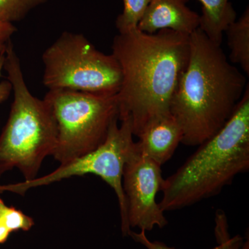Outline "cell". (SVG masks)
<instances>
[{"mask_svg": "<svg viewBox=\"0 0 249 249\" xmlns=\"http://www.w3.org/2000/svg\"><path fill=\"white\" fill-rule=\"evenodd\" d=\"M189 0H150L138 29L147 34L170 29L190 36L199 27L200 16L187 6Z\"/></svg>", "mask_w": 249, "mask_h": 249, "instance_id": "9", "label": "cell"}, {"mask_svg": "<svg viewBox=\"0 0 249 249\" xmlns=\"http://www.w3.org/2000/svg\"><path fill=\"white\" fill-rule=\"evenodd\" d=\"M214 235L221 249H249V239L244 242L243 237L240 235L231 236L227 215L222 210H217L216 212Z\"/></svg>", "mask_w": 249, "mask_h": 249, "instance_id": "15", "label": "cell"}, {"mask_svg": "<svg viewBox=\"0 0 249 249\" xmlns=\"http://www.w3.org/2000/svg\"><path fill=\"white\" fill-rule=\"evenodd\" d=\"M164 178L161 166L141 154L134 145L123 171V190L127 204L129 227L150 231L168 224L164 212L156 201Z\"/></svg>", "mask_w": 249, "mask_h": 249, "instance_id": "8", "label": "cell"}, {"mask_svg": "<svg viewBox=\"0 0 249 249\" xmlns=\"http://www.w3.org/2000/svg\"><path fill=\"white\" fill-rule=\"evenodd\" d=\"M47 0H0V21L11 23L19 22L37 6Z\"/></svg>", "mask_w": 249, "mask_h": 249, "instance_id": "14", "label": "cell"}, {"mask_svg": "<svg viewBox=\"0 0 249 249\" xmlns=\"http://www.w3.org/2000/svg\"><path fill=\"white\" fill-rule=\"evenodd\" d=\"M4 61L5 52H3L0 53V78L1 76L2 70L4 69ZM11 92H12V85L9 80L0 81V103L6 101L9 98Z\"/></svg>", "mask_w": 249, "mask_h": 249, "instance_id": "19", "label": "cell"}, {"mask_svg": "<svg viewBox=\"0 0 249 249\" xmlns=\"http://www.w3.org/2000/svg\"><path fill=\"white\" fill-rule=\"evenodd\" d=\"M44 99L56 122L53 157L60 164L97 148L106 140L112 121L119 119L116 95L51 89Z\"/></svg>", "mask_w": 249, "mask_h": 249, "instance_id": "5", "label": "cell"}, {"mask_svg": "<svg viewBox=\"0 0 249 249\" xmlns=\"http://www.w3.org/2000/svg\"><path fill=\"white\" fill-rule=\"evenodd\" d=\"M124 10L116 18V27L119 34L138 27V24L150 0H123Z\"/></svg>", "mask_w": 249, "mask_h": 249, "instance_id": "13", "label": "cell"}, {"mask_svg": "<svg viewBox=\"0 0 249 249\" xmlns=\"http://www.w3.org/2000/svg\"><path fill=\"white\" fill-rule=\"evenodd\" d=\"M232 63L240 65L247 76L249 74V9L247 7L237 20L225 31Z\"/></svg>", "mask_w": 249, "mask_h": 249, "instance_id": "12", "label": "cell"}, {"mask_svg": "<svg viewBox=\"0 0 249 249\" xmlns=\"http://www.w3.org/2000/svg\"><path fill=\"white\" fill-rule=\"evenodd\" d=\"M111 49L122 74L119 121L129 118L138 137L152 123L171 116L172 99L189 59L190 36L170 29L147 34L137 27L116 35Z\"/></svg>", "mask_w": 249, "mask_h": 249, "instance_id": "1", "label": "cell"}, {"mask_svg": "<svg viewBox=\"0 0 249 249\" xmlns=\"http://www.w3.org/2000/svg\"><path fill=\"white\" fill-rule=\"evenodd\" d=\"M4 70L12 85L14 101L0 134V178L18 168L24 181L37 178L46 157L57 144L56 122L48 103L31 93L12 42L5 51Z\"/></svg>", "mask_w": 249, "mask_h": 249, "instance_id": "4", "label": "cell"}, {"mask_svg": "<svg viewBox=\"0 0 249 249\" xmlns=\"http://www.w3.org/2000/svg\"><path fill=\"white\" fill-rule=\"evenodd\" d=\"M11 232L4 223L0 220V245L4 244L8 240Z\"/></svg>", "mask_w": 249, "mask_h": 249, "instance_id": "20", "label": "cell"}, {"mask_svg": "<svg viewBox=\"0 0 249 249\" xmlns=\"http://www.w3.org/2000/svg\"><path fill=\"white\" fill-rule=\"evenodd\" d=\"M114 119L109 127L105 142L93 151L80 156L64 164L45 176L22 182L0 184V193L11 192L24 196L29 190L47 186L72 177L93 175L99 177L115 192L120 209L121 232L128 236L132 229L127 220V204L123 190L122 178L124 163L133 150L132 120L129 118Z\"/></svg>", "mask_w": 249, "mask_h": 249, "instance_id": "7", "label": "cell"}, {"mask_svg": "<svg viewBox=\"0 0 249 249\" xmlns=\"http://www.w3.org/2000/svg\"><path fill=\"white\" fill-rule=\"evenodd\" d=\"M0 220L11 232L29 231L35 225L34 219L20 210L8 206L0 197Z\"/></svg>", "mask_w": 249, "mask_h": 249, "instance_id": "16", "label": "cell"}, {"mask_svg": "<svg viewBox=\"0 0 249 249\" xmlns=\"http://www.w3.org/2000/svg\"><path fill=\"white\" fill-rule=\"evenodd\" d=\"M178 170L164 178L159 203L178 211L219 195L249 169V86L233 114L213 137L198 145Z\"/></svg>", "mask_w": 249, "mask_h": 249, "instance_id": "3", "label": "cell"}, {"mask_svg": "<svg viewBox=\"0 0 249 249\" xmlns=\"http://www.w3.org/2000/svg\"><path fill=\"white\" fill-rule=\"evenodd\" d=\"M16 31L17 29L14 24L0 21V53L5 52Z\"/></svg>", "mask_w": 249, "mask_h": 249, "instance_id": "18", "label": "cell"}, {"mask_svg": "<svg viewBox=\"0 0 249 249\" xmlns=\"http://www.w3.org/2000/svg\"><path fill=\"white\" fill-rule=\"evenodd\" d=\"M136 142L139 152L162 166L176 151L183 138V131L173 116L152 123Z\"/></svg>", "mask_w": 249, "mask_h": 249, "instance_id": "10", "label": "cell"}, {"mask_svg": "<svg viewBox=\"0 0 249 249\" xmlns=\"http://www.w3.org/2000/svg\"><path fill=\"white\" fill-rule=\"evenodd\" d=\"M249 83L221 46L198 28L190 35L188 64L174 93L171 115L183 131L181 143L198 146L231 117Z\"/></svg>", "mask_w": 249, "mask_h": 249, "instance_id": "2", "label": "cell"}, {"mask_svg": "<svg viewBox=\"0 0 249 249\" xmlns=\"http://www.w3.org/2000/svg\"><path fill=\"white\" fill-rule=\"evenodd\" d=\"M42 60L49 90L116 95L120 89L122 74L115 57L98 51L83 34L62 33Z\"/></svg>", "mask_w": 249, "mask_h": 249, "instance_id": "6", "label": "cell"}, {"mask_svg": "<svg viewBox=\"0 0 249 249\" xmlns=\"http://www.w3.org/2000/svg\"><path fill=\"white\" fill-rule=\"evenodd\" d=\"M128 236H130L136 242L143 246L147 249H177L168 247L165 244L159 242V241L152 242L151 240L147 238L146 232L144 231H141V232H137L131 230ZM211 249H221V245H217Z\"/></svg>", "mask_w": 249, "mask_h": 249, "instance_id": "17", "label": "cell"}, {"mask_svg": "<svg viewBox=\"0 0 249 249\" xmlns=\"http://www.w3.org/2000/svg\"><path fill=\"white\" fill-rule=\"evenodd\" d=\"M202 5L199 29L211 42L221 46L223 34L236 20L235 10L229 0H199Z\"/></svg>", "mask_w": 249, "mask_h": 249, "instance_id": "11", "label": "cell"}]
</instances>
